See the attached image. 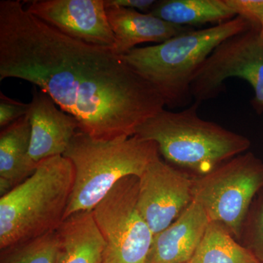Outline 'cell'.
Segmentation results:
<instances>
[{
  "mask_svg": "<svg viewBox=\"0 0 263 263\" xmlns=\"http://www.w3.org/2000/svg\"><path fill=\"white\" fill-rule=\"evenodd\" d=\"M9 78L47 93L96 139L133 136L165 106L113 48L66 35L18 0L0 1V81Z\"/></svg>",
  "mask_w": 263,
  "mask_h": 263,
  "instance_id": "cell-1",
  "label": "cell"
},
{
  "mask_svg": "<svg viewBox=\"0 0 263 263\" xmlns=\"http://www.w3.org/2000/svg\"><path fill=\"white\" fill-rule=\"evenodd\" d=\"M63 156L70 161L75 172L65 219L92 210L116 183L127 176L139 178L148 164L160 157L155 141L136 136L96 139L80 130Z\"/></svg>",
  "mask_w": 263,
  "mask_h": 263,
  "instance_id": "cell-4",
  "label": "cell"
},
{
  "mask_svg": "<svg viewBox=\"0 0 263 263\" xmlns=\"http://www.w3.org/2000/svg\"><path fill=\"white\" fill-rule=\"evenodd\" d=\"M226 2L236 15L245 18L252 25L262 28L263 0H226Z\"/></svg>",
  "mask_w": 263,
  "mask_h": 263,
  "instance_id": "cell-20",
  "label": "cell"
},
{
  "mask_svg": "<svg viewBox=\"0 0 263 263\" xmlns=\"http://www.w3.org/2000/svg\"><path fill=\"white\" fill-rule=\"evenodd\" d=\"M238 242L263 263V187L256 194L249 206Z\"/></svg>",
  "mask_w": 263,
  "mask_h": 263,
  "instance_id": "cell-19",
  "label": "cell"
},
{
  "mask_svg": "<svg viewBox=\"0 0 263 263\" xmlns=\"http://www.w3.org/2000/svg\"><path fill=\"white\" fill-rule=\"evenodd\" d=\"M0 127L5 128L27 115L29 104L22 103L0 94Z\"/></svg>",
  "mask_w": 263,
  "mask_h": 263,
  "instance_id": "cell-21",
  "label": "cell"
},
{
  "mask_svg": "<svg viewBox=\"0 0 263 263\" xmlns=\"http://www.w3.org/2000/svg\"><path fill=\"white\" fill-rule=\"evenodd\" d=\"M139 178L116 183L92 209L105 242L103 263H146L154 234L138 207Z\"/></svg>",
  "mask_w": 263,
  "mask_h": 263,
  "instance_id": "cell-7",
  "label": "cell"
},
{
  "mask_svg": "<svg viewBox=\"0 0 263 263\" xmlns=\"http://www.w3.org/2000/svg\"><path fill=\"white\" fill-rule=\"evenodd\" d=\"M262 187L263 162L247 152L209 174L194 176L193 201L201 205L210 221L220 223L239 241L249 206Z\"/></svg>",
  "mask_w": 263,
  "mask_h": 263,
  "instance_id": "cell-6",
  "label": "cell"
},
{
  "mask_svg": "<svg viewBox=\"0 0 263 263\" xmlns=\"http://www.w3.org/2000/svg\"><path fill=\"white\" fill-rule=\"evenodd\" d=\"M58 245L56 230L34 239L2 249L0 263H55Z\"/></svg>",
  "mask_w": 263,
  "mask_h": 263,
  "instance_id": "cell-18",
  "label": "cell"
},
{
  "mask_svg": "<svg viewBox=\"0 0 263 263\" xmlns=\"http://www.w3.org/2000/svg\"><path fill=\"white\" fill-rule=\"evenodd\" d=\"M31 125L27 115L0 133V195L4 196L34 174L37 164L29 157Z\"/></svg>",
  "mask_w": 263,
  "mask_h": 263,
  "instance_id": "cell-15",
  "label": "cell"
},
{
  "mask_svg": "<svg viewBox=\"0 0 263 263\" xmlns=\"http://www.w3.org/2000/svg\"><path fill=\"white\" fill-rule=\"evenodd\" d=\"M247 81L253 88L252 107L263 113V34L258 26L224 40L209 55L194 78L190 91L195 101L217 98L230 78Z\"/></svg>",
  "mask_w": 263,
  "mask_h": 263,
  "instance_id": "cell-8",
  "label": "cell"
},
{
  "mask_svg": "<svg viewBox=\"0 0 263 263\" xmlns=\"http://www.w3.org/2000/svg\"><path fill=\"white\" fill-rule=\"evenodd\" d=\"M261 29H262V34H263V24H262V28H261Z\"/></svg>",
  "mask_w": 263,
  "mask_h": 263,
  "instance_id": "cell-23",
  "label": "cell"
},
{
  "mask_svg": "<svg viewBox=\"0 0 263 263\" xmlns=\"http://www.w3.org/2000/svg\"><path fill=\"white\" fill-rule=\"evenodd\" d=\"M210 219L192 202L178 219L154 235L146 263H188L201 243Z\"/></svg>",
  "mask_w": 263,
  "mask_h": 263,
  "instance_id": "cell-12",
  "label": "cell"
},
{
  "mask_svg": "<svg viewBox=\"0 0 263 263\" xmlns=\"http://www.w3.org/2000/svg\"><path fill=\"white\" fill-rule=\"evenodd\" d=\"M27 3L29 13L66 35L113 48L115 39L104 0H34Z\"/></svg>",
  "mask_w": 263,
  "mask_h": 263,
  "instance_id": "cell-10",
  "label": "cell"
},
{
  "mask_svg": "<svg viewBox=\"0 0 263 263\" xmlns=\"http://www.w3.org/2000/svg\"><path fill=\"white\" fill-rule=\"evenodd\" d=\"M195 101L180 111L161 110L147 119L134 136L155 141L167 163L194 176L209 174L250 148L247 137L199 117Z\"/></svg>",
  "mask_w": 263,
  "mask_h": 263,
  "instance_id": "cell-3",
  "label": "cell"
},
{
  "mask_svg": "<svg viewBox=\"0 0 263 263\" xmlns=\"http://www.w3.org/2000/svg\"><path fill=\"white\" fill-rule=\"evenodd\" d=\"M168 23L192 27L221 24L237 16L226 0H162L151 13Z\"/></svg>",
  "mask_w": 263,
  "mask_h": 263,
  "instance_id": "cell-16",
  "label": "cell"
},
{
  "mask_svg": "<svg viewBox=\"0 0 263 263\" xmlns=\"http://www.w3.org/2000/svg\"><path fill=\"white\" fill-rule=\"evenodd\" d=\"M190 263H261L220 223L210 221Z\"/></svg>",
  "mask_w": 263,
  "mask_h": 263,
  "instance_id": "cell-17",
  "label": "cell"
},
{
  "mask_svg": "<svg viewBox=\"0 0 263 263\" xmlns=\"http://www.w3.org/2000/svg\"><path fill=\"white\" fill-rule=\"evenodd\" d=\"M251 26L237 15L214 27L193 29L159 44L133 48L121 56L155 88L165 106L184 108L193 100L190 86L194 78L214 48Z\"/></svg>",
  "mask_w": 263,
  "mask_h": 263,
  "instance_id": "cell-2",
  "label": "cell"
},
{
  "mask_svg": "<svg viewBox=\"0 0 263 263\" xmlns=\"http://www.w3.org/2000/svg\"><path fill=\"white\" fill-rule=\"evenodd\" d=\"M193 178L160 157L140 176L138 207L154 235L171 226L193 202Z\"/></svg>",
  "mask_w": 263,
  "mask_h": 263,
  "instance_id": "cell-9",
  "label": "cell"
},
{
  "mask_svg": "<svg viewBox=\"0 0 263 263\" xmlns=\"http://www.w3.org/2000/svg\"><path fill=\"white\" fill-rule=\"evenodd\" d=\"M75 172L64 156L38 164L32 176L0 198V250L54 231L65 219Z\"/></svg>",
  "mask_w": 263,
  "mask_h": 263,
  "instance_id": "cell-5",
  "label": "cell"
},
{
  "mask_svg": "<svg viewBox=\"0 0 263 263\" xmlns=\"http://www.w3.org/2000/svg\"><path fill=\"white\" fill-rule=\"evenodd\" d=\"M49 95L34 86L27 117L31 125L29 157L34 164L63 156L79 124L76 118L59 109Z\"/></svg>",
  "mask_w": 263,
  "mask_h": 263,
  "instance_id": "cell-11",
  "label": "cell"
},
{
  "mask_svg": "<svg viewBox=\"0 0 263 263\" xmlns=\"http://www.w3.org/2000/svg\"><path fill=\"white\" fill-rule=\"evenodd\" d=\"M109 24L114 33L113 50L124 55L144 43H162L193 29L168 23L152 13H141L123 7H105Z\"/></svg>",
  "mask_w": 263,
  "mask_h": 263,
  "instance_id": "cell-13",
  "label": "cell"
},
{
  "mask_svg": "<svg viewBox=\"0 0 263 263\" xmlns=\"http://www.w3.org/2000/svg\"><path fill=\"white\" fill-rule=\"evenodd\" d=\"M57 233L59 245L55 263H103L105 242L92 211L69 216Z\"/></svg>",
  "mask_w": 263,
  "mask_h": 263,
  "instance_id": "cell-14",
  "label": "cell"
},
{
  "mask_svg": "<svg viewBox=\"0 0 263 263\" xmlns=\"http://www.w3.org/2000/svg\"><path fill=\"white\" fill-rule=\"evenodd\" d=\"M104 2L105 7L117 5L145 13H150L157 3L155 0H104Z\"/></svg>",
  "mask_w": 263,
  "mask_h": 263,
  "instance_id": "cell-22",
  "label": "cell"
},
{
  "mask_svg": "<svg viewBox=\"0 0 263 263\" xmlns=\"http://www.w3.org/2000/svg\"><path fill=\"white\" fill-rule=\"evenodd\" d=\"M188 263H190V262H188Z\"/></svg>",
  "mask_w": 263,
  "mask_h": 263,
  "instance_id": "cell-24",
  "label": "cell"
}]
</instances>
